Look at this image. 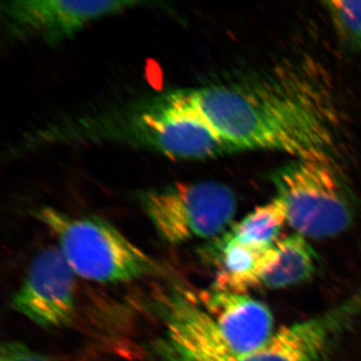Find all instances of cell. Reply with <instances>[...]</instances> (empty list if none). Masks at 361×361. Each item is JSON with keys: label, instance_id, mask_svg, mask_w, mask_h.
Masks as SVG:
<instances>
[{"label": "cell", "instance_id": "cell-7", "mask_svg": "<svg viewBox=\"0 0 361 361\" xmlns=\"http://www.w3.org/2000/svg\"><path fill=\"white\" fill-rule=\"evenodd\" d=\"M75 276L59 247H47L33 258L11 308L42 329L65 327L75 314Z\"/></svg>", "mask_w": 361, "mask_h": 361}, {"label": "cell", "instance_id": "cell-5", "mask_svg": "<svg viewBox=\"0 0 361 361\" xmlns=\"http://www.w3.org/2000/svg\"><path fill=\"white\" fill-rule=\"evenodd\" d=\"M141 202L161 238L172 245L219 236L237 208L231 190L217 182L175 183L146 192Z\"/></svg>", "mask_w": 361, "mask_h": 361}, {"label": "cell", "instance_id": "cell-10", "mask_svg": "<svg viewBox=\"0 0 361 361\" xmlns=\"http://www.w3.org/2000/svg\"><path fill=\"white\" fill-rule=\"evenodd\" d=\"M211 249L216 267L213 290L237 294L260 286L261 276L277 255L276 243L269 247L248 245L227 233Z\"/></svg>", "mask_w": 361, "mask_h": 361}, {"label": "cell", "instance_id": "cell-14", "mask_svg": "<svg viewBox=\"0 0 361 361\" xmlns=\"http://www.w3.org/2000/svg\"><path fill=\"white\" fill-rule=\"evenodd\" d=\"M0 361H51L45 356L32 350L25 344L18 341H8L2 344Z\"/></svg>", "mask_w": 361, "mask_h": 361}, {"label": "cell", "instance_id": "cell-4", "mask_svg": "<svg viewBox=\"0 0 361 361\" xmlns=\"http://www.w3.org/2000/svg\"><path fill=\"white\" fill-rule=\"evenodd\" d=\"M277 187L296 234L327 239L350 227L353 206L330 157L297 159L278 176Z\"/></svg>", "mask_w": 361, "mask_h": 361}, {"label": "cell", "instance_id": "cell-11", "mask_svg": "<svg viewBox=\"0 0 361 361\" xmlns=\"http://www.w3.org/2000/svg\"><path fill=\"white\" fill-rule=\"evenodd\" d=\"M277 255L260 279V286L281 289L310 279L318 258L305 237L293 234L276 242Z\"/></svg>", "mask_w": 361, "mask_h": 361}, {"label": "cell", "instance_id": "cell-6", "mask_svg": "<svg viewBox=\"0 0 361 361\" xmlns=\"http://www.w3.org/2000/svg\"><path fill=\"white\" fill-rule=\"evenodd\" d=\"M140 4L122 0H13L2 2L1 16L6 32L16 39L37 37L56 42L70 39L94 21Z\"/></svg>", "mask_w": 361, "mask_h": 361}, {"label": "cell", "instance_id": "cell-12", "mask_svg": "<svg viewBox=\"0 0 361 361\" xmlns=\"http://www.w3.org/2000/svg\"><path fill=\"white\" fill-rule=\"evenodd\" d=\"M285 223H287L286 204L277 195L273 200L257 207L226 233L248 245L269 247L276 243L278 234Z\"/></svg>", "mask_w": 361, "mask_h": 361}, {"label": "cell", "instance_id": "cell-2", "mask_svg": "<svg viewBox=\"0 0 361 361\" xmlns=\"http://www.w3.org/2000/svg\"><path fill=\"white\" fill-rule=\"evenodd\" d=\"M165 332L156 342L161 361H327L343 330L361 313V292L327 312L275 332L262 348L233 353L198 301L175 291L159 303Z\"/></svg>", "mask_w": 361, "mask_h": 361}, {"label": "cell", "instance_id": "cell-8", "mask_svg": "<svg viewBox=\"0 0 361 361\" xmlns=\"http://www.w3.org/2000/svg\"><path fill=\"white\" fill-rule=\"evenodd\" d=\"M145 142L179 160H200L234 152L193 111L167 97L137 118Z\"/></svg>", "mask_w": 361, "mask_h": 361}, {"label": "cell", "instance_id": "cell-1", "mask_svg": "<svg viewBox=\"0 0 361 361\" xmlns=\"http://www.w3.org/2000/svg\"><path fill=\"white\" fill-rule=\"evenodd\" d=\"M200 116L233 149H270L297 159L330 157L338 115L329 82L306 63L260 77L169 94Z\"/></svg>", "mask_w": 361, "mask_h": 361}, {"label": "cell", "instance_id": "cell-9", "mask_svg": "<svg viewBox=\"0 0 361 361\" xmlns=\"http://www.w3.org/2000/svg\"><path fill=\"white\" fill-rule=\"evenodd\" d=\"M198 302L237 355L257 350L274 336V319L269 307L246 294L203 291Z\"/></svg>", "mask_w": 361, "mask_h": 361}, {"label": "cell", "instance_id": "cell-13", "mask_svg": "<svg viewBox=\"0 0 361 361\" xmlns=\"http://www.w3.org/2000/svg\"><path fill=\"white\" fill-rule=\"evenodd\" d=\"M337 37L353 51H361V1L324 2Z\"/></svg>", "mask_w": 361, "mask_h": 361}, {"label": "cell", "instance_id": "cell-3", "mask_svg": "<svg viewBox=\"0 0 361 361\" xmlns=\"http://www.w3.org/2000/svg\"><path fill=\"white\" fill-rule=\"evenodd\" d=\"M33 215L59 241V249L75 275L97 282L116 284L134 281L157 269L146 252L106 221L75 219L42 207Z\"/></svg>", "mask_w": 361, "mask_h": 361}]
</instances>
